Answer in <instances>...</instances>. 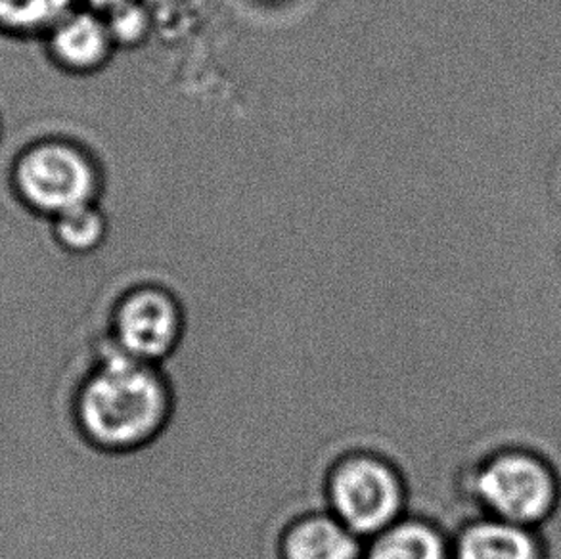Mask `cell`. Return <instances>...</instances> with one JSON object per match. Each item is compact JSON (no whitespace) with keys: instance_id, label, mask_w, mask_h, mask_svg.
I'll return each mask as SVG.
<instances>
[{"instance_id":"cell-1","label":"cell","mask_w":561,"mask_h":559,"mask_svg":"<svg viewBox=\"0 0 561 559\" xmlns=\"http://www.w3.org/2000/svg\"><path fill=\"white\" fill-rule=\"evenodd\" d=\"M171 397L156 364L125 355L107 341L77 395V420L92 445L127 450L145 445L168 422Z\"/></svg>"},{"instance_id":"cell-2","label":"cell","mask_w":561,"mask_h":559,"mask_svg":"<svg viewBox=\"0 0 561 559\" xmlns=\"http://www.w3.org/2000/svg\"><path fill=\"white\" fill-rule=\"evenodd\" d=\"M330 512L357 537L373 538L404 517V484L389 461L357 453L335 466L328 483Z\"/></svg>"},{"instance_id":"cell-3","label":"cell","mask_w":561,"mask_h":559,"mask_svg":"<svg viewBox=\"0 0 561 559\" xmlns=\"http://www.w3.org/2000/svg\"><path fill=\"white\" fill-rule=\"evenodd\" d=\"M12 179L23 204L50 217L92 204L99 190L96 169L89 156L60 140L38 142L23 151Z\"/></svg>"},{"instance_id":"cell-4","label":"cell","mask_w":561,"mask_h":559,"mask_svg":"<svg viewBox=\"0 0 561 559\" xmlns=\"http://www.w3.org/2000/svg\"><path fill=\"white\" fill-rule=\"evenodd\" d=\"M476 494L496 520L531 529L552 512L556 481L537 456L512 450L479 469Z\"/></svg>"},{"instance_id":"cell-5","label":"cell","mask_w":561,"mask_h":559,"mask_svg":"<svg viewBox=\"0 0 561 559\" xmlns=\"http://www.w3.org/2000/svg\"><path fill=\"white\" fill-rule=\"evenodd\" d=\"M183 307L160 286L133 287L115 305L112 333L125 355L160 364L175 351L183 333Z\"/></svg>"},{"instance_id":"cell-6","label":"cell","mask_w":561,"mask_h":559,"mask_svg":"<svg viewBox=\"0 0 561 559\" xmlns=\"http://www.w3.org/2000/svg\"><path fill=\"white\" fill-rule=\"evenodd\" d=\"M114 48L104 15L94 10H71L48 31V53L66 71L89 73L100 69Z\"/></svg>"},{"instance_id":"cell-7","label":"cell","mask_w":561,"mask_h":559,"mask_svg":"<svg viewBox=\"0 0 561 559\" xmlns=\"http://www.w3.org/2000/svg\"><path fill=\"white\" fill-rule=\"evenodd\" d=\"M284 559H363V538L334 514H312L294 523L282 543Z\"/></svg>"},{"instance_id":"cell-8","label":"cell","mask_w":561,"mask_h":559,"mask_svg":"<svg viewBox=\"0 0 561 559\" xmlns=\"http://www.w3.org/2000/svg\"><path fill=\"white\" fill-rule=\"evenodd\" d=\"M453 559H539V543L531 529L491 515L460 533Z\"/></svg>"},{"instance_id":"cell-9","label":"cell","mask_w":561,"mask_h":559,"mask_svg":"<svg viewBox=\"0 0 561 559\" xmlns=\"http://www.w3.org/2000/svg\"><path fill=\"white\" fill-rule=\"evenodd\" d=\"M365 554L366 559H453L440 531L407 515L373 537Z\"/></svg>"},{"instance_id":"cell-10","label":"cell","mask_w":561,"mask_h":559,"mask_svg":"<svg viewBox=\"0 0 561 559\" xmlns=\"http://www.w3.org/2000/svg\"><path fill=\"white\" fill-rule=\"evenodd\" d=\"M106 219L94 205H81L54 217V236L64 250L87 255L106 238Z\"/></svg>"},{"instance_id":"cell-11","label":"cell","mask_w":561,"mask_h":559,"mask_svg":"<svg viewBox=\"0 0 561 559\" xmlns=\"http://www.w3.org/2000/svg\"><path fill=\"white\" fill-rule=\"evenodd\" d=\"M76 0H0V30L12 33L50 31L73 10Z\"/></svg>"},{"instance_id":"cell-12","label":"cell","mask_w":561,"mask_h":559,"mask_svg":"<svg viewBox=\"0 0 561 559\" xmlns=\"http://www.w3.org/2000/svg\"><path fill=\"white\" fill-rule=\"evenodd\" d=\"M107 30L115 46H137L148 37L150 18L137 0L112 8L104 14Z\"/></svg>"},{"instance_id":"cell-13","label":"cell","mask_w":561,"mask_h":559,"mask_svg":"<svg viewBox=\"0 0 561 559\" xmlns=\"http://www.w3.org/2000/svg\"><path fill=\"white\" fill-rule=\"evenodd\" d=\"M92 10H96V12H110L112 8L119 7V4H125V2H129V0H84Z\"/></svg>"}]
</instances>
